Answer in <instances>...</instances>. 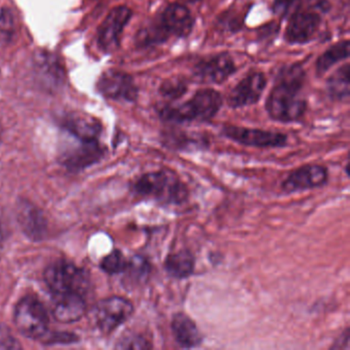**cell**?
<instances>
[{
	"label": "cell",
	"mask_w": 350,
	"mask_h": 350,
	"mask_svg": "<svg viewBox=\"0 0 350 350\" xmlns=\"http://www.w3.org/2000/svg\"><path fill=\"white\" fill-rule=\"evenodd\" d=\"M196 259L187 250L170 254L165 258V269L170 276L178 280L189 278L194 272Z\"/></svg>",
	"instance_id": "cell-19"
},
{
	"label": "cell",
	"mask_w": 350,
	"mask_h": 350,
	"mask_svg": "<svg viewBox=\"0 0 350 350\" xmlns=\"http://www.w3.org/2000/svg\"><path fill=\"white\" fill-rule=\"evenodd\" d=\"M14 319L16 327L25 337L40 339L48 332V312L40 301L34 297H25L18 303Z\"/></svg>",
	"instance_id": "cell-5"
},
{
	"label": "cell",
	"mask_w": 350,
	"mask_h": 350,
	"mask_svg": "<svg viewBox=\"0 0 350 350\" xmlns=\"http://www.w3.org/2000/svg\"><path fill=\"white\" fill-rule=\"evenodd\" d=\"M321 25V18L315 11H296L288 20L284 38L290 44H305L314 40Z\"/></svg>",
	"instance_id": "cell-13"
},
{
	"label": "cell",
	"mask_w": 350,
	"mask_h": 350,
	"mask_svg": "<svg viewBox=\"0 0 350 350\" xmlns=\"http://www.w3.org/2000/svg\"><path fill=\"white\" fill-rule=\"evenodd\" d=\"M128 260L120 251H113L104 258L101 268L109 274L120 273L126 271L128 267Z\"/></svg>",
	"instance_id": "cell-26"
},
{
	"label": "cell",
	"mask_w": 350,
	"mask_h": 350,
	"mask_svg": "<svg viewBox=\"0 0 350 350\" xmlns=\"http://www.w3.org/2000/svg\"><path fill=\"white\" fill-rule=\"evenodd\" d=\"M306 73L300 64L282 67L266 100V111L271 120L282 124L298 122L307 109L303 96Z\"/></svg>",
	"instance_id": "cell-1"
},
{
	"label": "cell",
	"mask_w": 350,
	"mask_h": 350,
	"mask_svg": "<svg viewBox=\"0 0 350 350\" xmlns=\"http://www.w3.org/2000/svg\"><path fill=\"white\" fill-rule=\"evenodd\" d=\"M126 271L128 272L129 276L133 282L140 284V282H145L148 278L151 271V266L142 256H135L129 261Z\"/></svg>",
	"instance_id": "cell-24"
},
{
	"label": "cell",
	"mask_w": 350,
	"mask_h": 350,
	"mask_svg": "<svg viewBox=\"0 0 350 350\" xmlns=\"http://www.w3.org/2000/svg\"><path fill=\"white\" fill-rule=\"evenodd\" d=\"M348 331H349V329H346L345 333L340 336L339 341H336L335 343L333 344V346H332V348H334V349H349V337L345 338L343 341L344 336L346 335Z\"/></svg>",
	"instance_id": "cell-31"
},
{
	"label": "cell",
	"mask_w": 350,
	"mask_h": 350,
	"mask_svg": "<svg viewBox=\"0 0 350 350\" xmlns=\"http://www.w3.org/2000/svg\"><path fill=\"white\" fill-rule=\"evenodd\" d=\"M183 1H185V3H198V1H200V0H183Z\"/></svg>",
	"instance_id": "cell-32"
},
{
	"label": "cell",
	"mask_w": 350,
	"mask_h": 350,
	"mask_svg": "<svg viewBox=\"0 0 350 350\" xmlns=\"http://www.w3.org/2000/svg\"><path fill=\"white\" fill-rule=\"evenodd\" d=\"M19 341L14 337L11 329L5 325H0V350L21 349Z\"/></svg>",
	"instance_id": "cell-29"
},
{
	"label": "cell",
	"mask_w": 350,
	"mask_h": 350,
	"mask_svg": "<svg viewBox=\"0 0 350 350\" xmlns=\"http://www.w3.org/2000/svg\"><path fill=\"white\" fill-rule=\"evenodd\" d=\"M349 40H346L327 49V51L317 58V64H315L317 77H323L332 67L341 61L347 60L349 58Z\"/></svg>",
	"instance_id": "cell-21"
},
{
	"label": "cell",
	"mask_w": 350,
	"mask_h": 350,
	"mask_svg": "<svg viewBox=\"0 0 350 350\" xmlns=\"http://www.w3.org/2000/svg\"><path fill=\"white\" fill-rule=\"evenodd\" d=\"M44 280L53 293L58 295L79 293L87 284V276L81 268L67 262H58L44 271Z\"/></svg>",
	"instance_id": "cell-6"
},
{
	"label": "cell",
	"mask_w": 350,
	"mask_h": 350,
	"mask_svg": "<svg viewBox=\"0 0 350 350\" xmlns=\"http://www.w3.org/2000/svg\"><path fill=\"white\" fill-rule=\"evenodd\" d=\"M134 312V306L128 299L114 296L104 299L96 309V319L103 333L110 334L126 323Z\"/></svg>",
	"instance_id": "cell-11"
},
{
	"label": "cell",
	"mask_w": 350,
	"mask_h": 350,
	"mask_svg": "<svg viewBox=\"0 0 350 350\" xmlns=\"http://www.w3.org/2000/svg\"><path fill=\"white\" fill-rule=\"evenodd\" d=\"M134 189L140 196H149L167 204H183L188 198L185 184L170 172L145 174L135 183Z\"/></svg>",
	"instance_id": "cell-4"
},
{
	"label": "cell",
	"mask_w": 350,
	"mask_h": 350,
	"mask_svg": "<svg viewBox=\"0 0 350 350\" xmlns=\"http://www.w3.org/2000/svg\"><path fill=\"white\" fill-rule=\"evenodd\" d=\"M59 300L54 307L53 314L56 321L63 323L79 321L85 312V302L79 293L58 295Z\"/></svg>",
	"instance_id": "cell-18"
},
{
	"label": "cell",
	"mask_w": 350,
	"mask_h": 350,
	"mask_svg": "<svg viewBox=\"0 0 350 350\" xmlns=\"http://www.w3.org/2000/svg\"><path fill=\"white\" fill-rule=\"evenodd\" d=\"M102 150L97 141L83 142V146L66 157L65 163L70 169H81L97 161L101 157Z\"/></svg>",
	"instance_id": "cell-23"
},
{
	"label": "cell",
	"mask_w": 350,
	"mask_h": 350,
	"mask_svg": "<svg viewBox=\"0 0 350 350\" xmlns=\"http://www.w3.org/2000/svg\"><path fill=\"white\" fill-rule=\"evenodd\" d=\"M120 349H151L152 344L145 339L142 336H131V337L124 338L120 341L118 345L116 346Z\"/></svg>",
	"instance_id": "cell-28"
},
{
	"label": "cell",
	"mask_w": 350,
	"mask_h": 350,
	"mask_svg": "<svg viewBox=\"0 0 350 350\" xmlns=\"http://www.w3.org/2000/svg\"><path fill=\"white\" fill-rule=\"evenodd\" d=\"M65 129L81 142L97 141L101 134V124L97 118L83 112H70L63 120Z\"/></svg>",
	"instance_id": "cell-16"
},
{
	"label": "cell",
	"mask_w": 350,
	"mask_h": 350,
	"mask_svg": "<svg viewBox=\"0 0 350 350\" xmlns=\"http://www.w3.org/2000/svg\"><path fill=\"white\" fill-rule=\"evenodd\" d=\"M222 134L233 142L257 148H280L288 142L286 135L259 129L226 126L222 129Z\"/></svg>",
	"instance_id": "cell-10"
},
{
	"label": "cell",
	"mask_w": 350,
	"mask_h": 350,
	"mask_svg": "<svg viewBox=\"0 0 350 350\" xmlns=\"http://www.w3.org/2000/svg\"><path fill=\"white\" fill-rule=\"evenodd\" d=\"M171 329L176 342L183 348L198 347L202 343V333L196 323L184 312L174 314Z\"/></svg>",
	"instance_id": "cell-17"
},
{
	"label": "cell",
	"mask_w": 350,
	"mask_h": 350,
	"mask_svg": "<svg viewBox=\"0 0 350 350\" xmlns=\"http://www.w3.org/2000/svg\"><path fill=\"white\" fill-rule=\"evenodd\" d=\"M299 3L300 0H273L272 10L275 15L282 18L286 17L293 10L296 11Z\"/></svg>",
	"instance_id": "cell-30"
},
{
	"label": "cell",
	"mask_w": 350,
	"mask_h": 350,
	"mask_svg": "<svg viewBox=\"0 0 350 350\" xmlns=\"http://www.w3.org/2000/svg\"><path fill=\"white\" fill-rule=\"evenodd\" d=\"M1 235H3V233H1V230H0V243H1Z\"/></svg>",
	"instance_id": "cell-33"
},
{
	"label": "cell",
	"mask_w": 350,
	"mask_h": 350,
	"mask_svg": "<svg viewBox=\"0 0 350 350\" xmlns=\"http://www.w3.org/2000/svg\"><path fill=\"white\" fill-rule=\"evenodd\" d=\"M222 105V96L216 90H198L184 103L163 106L159 110V116L172 124L208 122L217 116Z\"/></svg>",
	"instance_id": "cell-3"
},
{
	"label": "cell",
	"mask_w": 350,
	"mask_h": 350,
	"mask_svg": "<svg viewBox=\"0 0 350 350\" xmlns=\"http://www.w3.org/2000/svg\"><path fill=\"white\" fill-rule=\"evenodd\" d=\"M97 89L106 99L133 103L138 99V88L134 79L124 71L110 69L100 77Z\"/></svg>",
	"instance_id": "cell-8"
},
{
	"label": "cell",
	"mask_w": 350,
	"mask_h": 350,
	"mask_svg": "<svg viewBox=\"0 0 350 350\" xmlns=\"http://www.w3.org/2000/svg\"><path fill=\"white\" fill-rule=\"evenodd\" d=\"M19 221L28 237L33 239H42L46 232V224L40 210H36L28 202H24L19 208Z\"/></svg>",
	"instance_id": "cell-20"
},
{
	"label": "cell",
	"mask_w": 350,
	"mask_h": 350,
	"mask_svg": "<svg viewBox=\"0 0 350 350\" xmlns=\"http://www.w3.org/2000/svg\"><path fill=\"white\" fill-rule=\"evenodd\" d=\"M267 87L265 75L253 71L245 75L229 93L227 102L233 109L247 107L258 103Z\"/></svg>",
	"instance_id": "cell-12"
},
{
	"label": "cell",
	"mask_w": 350,
	"mask_h": 350,
	"mask_svg": "<svg viewBox=\"0 0 350 350\" xmlns=\"http://www.w3.org/2000/svg\"><path fill=\"white\" fill-rule=\"evenodd\" d=\"M133 12L126 5H118L108 14L98 31V44L103 52L118 50L124 28L132 19Z\"/></svg>",
	"instance_id": "cell-9"
},
{
	"label": "cell",
	"mask_w": 350,
	"mask_h": 350,
	"mask_svg": "<svg viewBox=\"0 0 350 350\" xmlns=\"http://www.w3.org/2000/svg\"><path fill=\"white\" fill-rule=\"evenodd\" d=\"M237 70L232 57L224 52L198 61L192 69V77L202 85H221Z\"/></svg>",
	"instance_id": "cell-7"
},
{
	"label": "cell",
	"mask_w": 350,
	"mask_h": 350,
	"mask_svg": "<svg viewBox=\"0 0 350 350\" xmlns=\"http://www.w3.org/2000/svg\"><path fill=\"white\" fill-rule=\"evenodd\" d=\"M329 173L327 167L319 165H306L292 172L282 183V189L286 193L304 191L321 187L327 184Z\"/></svg>",
	"instance_id": "cell-14"
},
{
	"label": "cell",
	"mask_w": 350,
	"mask_h": 350,
	"mask_svg": "<svg viewBox=\"0 0 350 350\" xmlns=\"http://www.w3.org/2000/svg\"><path fill=\"white\" fill-rule=\"evenodd\" d=\"M194 20L191 12L182 3L165 5L136 36L137 46L151 48L165 44L171 38H186L193 31Z\"/></svg>",
	"instance_id": "cell-2"
},
{
	"label": "cell",
	"mask_w": 350,
	"mask_h": 350,
	"mask_svg": "<svg viewBox=\"0 0 350 350\" xmlns=\"http://www.w3.org/2000/svg\"><path fill=\"white\" fill-rule=\"evenodd\" d=\"M33 66L38 79L46 89L54 91L64 85V70L54 55L44 51L38 52L34 57Z\"/></svg>",
	"instance_id": "cell-15"
},
{
	"label": "cell",
	"mask_w": 350,
	"mask_h": 350,
	"mask_svg": "<svg viewBox=\"0 0 350 350\" xmlns=\"http://www.w3.org/2000/svg\"><path fill=\"white\" fill-rule=\"evenodd\" d=\"M349 64L346 63L327 79V91L332 99L337 101L349 100Z\"/></svg>",
	"instance_id": "cell-22"
},
{
	"label": "cell",
	"mask_w": 350,
	"mask_h": 350,
	"mask_svg": "<svg viewBox=\"0 0 350 350\" xmlns=\"http://www.w3.org/2000/svg\"><path fill=\"white\" fill-rule=\"evenodd\" d=\"M14 18L11 12L3 10L0 13V44H5L14 34Z\"/></svg>",
	"instance_id": "cell-27"
},
{
	"label": "cell",
	"mask_w": 350,
	"mask_h": 350,
	"mask_svg": "<svg viewBox=\"0 0 350 350\" xmlns=\"http://www.w3.org/2000/svg\"><path fill=\"white\" fill-rule=\"evenodd\" d=\"M187 83L181 79H167L159 87V94L165 99L176 101L187 93Z\"/></svg>",
	"instance_id": "cell-25"
}]
</instances>
